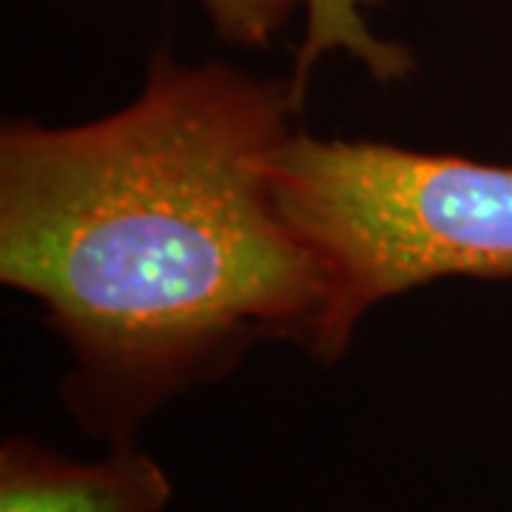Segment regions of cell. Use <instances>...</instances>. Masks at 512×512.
Listing matches in <instances>:
<instances>
[{"mask_svg":"<svg viewBox=\"0 0 512 512\" xmlns=\"http://www.w3.org/2000/svg\"><path fill=\"white\" fill-rule=\"evenodd\" d=\"M217 35L234 46L265 49L288 26L305 0H202Z\"/></svg>","mask_w":512,"mask_h":512,"instance_id":"5b68a950","label":"cell"},{"mask_svg":"<svg viewBox=\"0 0 512 512\" xmlns=\"http://www.w3.org/2000/svg\"><path fill=\"white\" fill-rule=\"evenodd\" d=\"M293 77L168 52L123 109L0 128V282L66 345L60 402L106 447L262 345L336 365L339 282L285 208Z\"/></svg>","mask_w":512,"mask_h":512,"instance_id":"6da1fadb","label":"cell"},{"mask_svg":"<svg viewBox=\"0 0 512 512\" xmlns=\"http://www.w3.org/2000/svg\"><path fill=\"white\" fill-rule=\"evenodd\" d=\"M279 191L339 282L336 345L393 296L439 279H512V165L299 131Z\"/></svg>","mask_w":512,"mask_h":512,"instance_id":"7a4b0ae2","label":"cell"},{"mask_svg":"<svg viewBox=\"0 0 512 512\" xmlns=\"http://www.w3.org/2000/svg\"><path fill=\"white\" fill-rule=\"evenodd\" d=\"M174 484L137 444L83 461L29 436L0 444V512H163Z\"/></svg>","mask_w":512,"mask_h":512,"instance_id":"3957f363","label":"cell"},{"mask_svg":"<svg viewBox=\"0 0 512 512\" xmlns=\"http://www.w3.org/2000/svg\"><path fill=\"white\" fill-rule=\"evenodd\" d=\"M373 6H379V0H305V35L291 72L302 100L316 63L336 52L362 63L376 83H402L413 74L416 63L410 49L396 40H384L370 29L367 12Z\"/></svg>","mask_w":512,"mask_h":512,"instance_id":"277c9868","label":"cell"}]
</instances>
